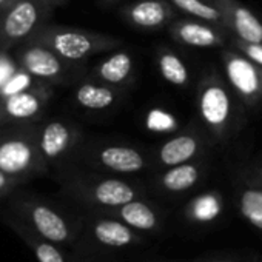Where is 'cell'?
Listing matches in <instances>:
<instances>
[{
	"label": "cell",
	"instance_id": "cell-1",
	"mask_svg": "<svg viewBox=\"0 0 262 262\" xmlns=\"http://www.w3.org/2000/svg\"><path fill=\"white\" fill-rule=\"evenodd\" d=\"M242 102L217 73L207 74L196 90V108L202 128L211 141L225 142L241 126Z\"/></svg>",
	"mask_w": 262,
	"mask_h": 262
},
{
	"label": "cell",
	"instance_id": "cell-2",
	"mask_svg": "<svg viewBox=\"0 0 262 262\" xmlns=\"http://www.w3.org/2000/svg\"><path fill=\"white\" fill-rule=\"evenodd\" d=\"M28 42L48 47L62 59L73 63H80L93 56L116 51L123 45V40L116 36L50 24H45Z\"/></svg>",
	"mask_w": 262,
	"mask_h": 262
},
{
	"label": "cell",
	"instance_id": "cell-3",
	"mask_svg": "<svg viewBox=\"0 0 262 262\" xmlns=\"http://www.w3.org/2000/svg\"><path fill=\"white\" fill-rule=\"evenodd\" d=\"M54 10L43 0H11L0 11V51L28 42L51 17Z\"/></svg>",
	"mask_w": 262,
	"mask_h": 262
},
{
	"label": "cell",
	"instance_id": "cell-4",
	"mask_svg": "<svg viewBox=\"0 0 262 262\" xmlns=\"http://www.w3.org/2000/svg\"><path fill=\"white\" fill-rule=\"evenodd\" d=\"M37 133H7L0 136V170L20 181L47 171Z\"/></svg>",
	"mask_w": 262,
	"mask_h": 262
},
{
	"label": "cell",
	"instance_id": "cell-5",
	"mask_svg": "<svg viewBox=\"0 0 262 262\" xmlns=\"http://www.w3.org/2000/svg\"><path fill=\"white\" fill-rule=\"evenodd\" d=\"M10 211L54 244H67L73 236V230L67 217L53 205L36 196H16L10 202Z\"/></svg>",
	"mask_w": 262,
	"mask_h": 262
},
{
	"label": "cell",
	"instance_id": "cell-6",
	"mask_svg": "<svg viewBox=\"0 0 262 262\" xmlns=\"http://www.w3.org/2000/svg\"><path fill=\"white\" fill-rule=\"evenodd\" d=\"M65 190L82 201L102 207L119 208L136 199V188L116 178H86L74 176L65 182Z\"/></svg>",
	"mask_w": 262,
	"mask_h": 262
},
{
	"label": "cell",
	"instance_id": "cell-7",
	"mask_svg": "<svg viewBox=\"0 0 262 262\" xmlns=\"http://www.w3.org/2000/svg\"><path fill=\"white\" fill-rule=\"evenodd\" d=\"M224 79L247 108H254L262 102V68L242 54L239 50L222 53Z\"/></svg>",
	"mask_w": 262,
	"mask_h": 262
},
{
	"label": "cell",
	"instance_id": "cell-8",
	"mask_svg": "<svg viewBox=\"0 0 262 262\" xmlns=\"http://www.w3.org/2000/svg\"><path fill=\"white\" fill-rule=\"evenodd\" d=\"M17 65L34 77L48 83H65L77 76V65L62 59L48 47L34 42L25 45L16 54Z\"/></svg>",
	"mask_w": 262,
	"mask_h": 262
},
{
	"label": "cell",
	"instance_id": "cell-9",
	"mask_svg": "<svg viewBox=\"0 0 262 262\" xmlns=\"http://www.w3.org/2000/svg\"><path fill=\"white\" fill-rule=\"evenodd\" d=\"M86 164L94 168L117 174H136L148 167L147 155L126 144H97L86 150Z\"/></svg>",
	"mask_w": 262,
	"mask_h": 262
},
{
	"label": "cell",
	"instance_id": "cell-10",
	"mask_svg": "<svg viewBox=\"0 0 262 262\" xmlns=\"http://www.w3.org/2000/svg\"><path fill=\"white\" fill-rule=\"evenodd\" d=\"M123 22L142 31H161L176 19L178 10L170 0H135L119 10Z\"/></svg>",
	"mask_w": 262,
	"mask_h": 262
},
{
	"label": "cell",
	"instance_id": "cell-11",
	"mask_svg": "<svg viewBox=\"0 0 262 262\" xmlns=\"http://www.w3.org/2000/svg\"><path fill=\"white\" fill-rule=\"evenodd\" d=\"M167 31L174 42L191 48H217L231 39L227 28L199 19H174Z\"/></svg>",
	"mask_w": 262,
	"mask_h": 262
},
{
	"label": "cell",
	"instance_id": "cell-12",
	"mask_svg": "<svg viewBox=\"0 0 262 262\" xmlns=\"http://www.w3.org/2000/svg\"><path fill=\"white\" fill-rule=\"evenodd\" d=\"M210 136L205 129H188L179 133L162 145L156 151V162L161 167H174L196 161L210 144Z\"/></svg>",
	"mask_w": 262,
	"mask_h": 262
},
{
	"label": "cell",
	"instance_id": "cell-13",
	"mask_svg": "<svg viewBox=\"0 0 262 262\" xmlns=\"http://www.w3.org/2000/svg\"><path fill=\"white\" fill-rule=\"evenodd\" d=\"M80 129L67 120H50L37 133V142L47 162H59L80 142Z\"/></svg>",
	"mask_w": 262,
	"mask_h": 262
},
{
	"label": "cell",
	"instance_id": "cell-14",
	"mask_svg": "<svg viewBox=\"0 0 262 262\" xmlns=\"http://www.w3.org/2000/svg\"><path fill=\"white\" fill-rule=\"evenodd\" d=\"M225 14L231 39L247 43H262V20L239 0H216Z\"/></svg>",
	"mask_w": 262,
	"mask_h": 262
},
{
	"label": "cell",
	"instance_id": "cell-15",
	"mask_svg": "<svg viewBox=\"0 0 262 262\" xmlns=\"http://www.w3.org/2000/svg\"><path fill=\"white\" fill-rule=\"evenodd\" d=\"M90 77L117 88H128L135 82V60L126 50H116L106 59L99 62L90 73Z\"/></svg>",
	"mask_w": 262,
	"mask_h": 262
},
{
	"label": "cell",
	"instance_id": "cell-16",
	"mask_svg": "<svg viewBox=\"0 0 262 262\" xmlns=\"http://www.w3.org/2000/svg\"><path fill=\"white\" fill-rule=\"evenodd\" d=\"M125 96V90L88 77L74 90V102L88 111H106L114 108Z\"/></svg>",
	"mask_w": 262,
	"mask_h": 262
},
{
	"label": "cell",
	"instance_id": "cell-17",
	"mask_svg": "<svg viewBox=\"0 0 262 262\" xmlns=\"http://www.w3.org/2000/svg\"><path fill=\"white\" fill-rule=\"evenodd\" d=\"M53 96V90L45 85L27 90L8 97H2V113L14 120H30L37 117Z\"/></svg>",
	"mask_w": 262,
	"mask_h": 262
},
{
	"label": "cell",
	"instance_id": "cell-18",
	"mask_svg": "<svg viewBox=\"0 0 262 262\" xmlns=\"http://www.w3.org/2000/svg\"><path fill=\"white\" fill-rule=\"evenodd\" d=\"M0 219H2L7 225H10L25 241V244L34 251L39 262H65L63 254L54 245V242L40 236L37 231H34L31 227H28L22 219H19L11 211L2 213L0 214Z\"/></svg>",
	"mask_w": 262,
	"mask_h": 262
},
{
	"label": "cell",
	"instance_id": "cell-19",
	"mask_svg": "<svg viewBox=\"0 0 262 262\" xmlns=\"http://www.w3.org/2000/svg\"><path fill=\"white\" fill-rule=\"evenodd\" d=\"M202 174H204V167L193 161V162L168 167L158 178V185L159 188L170 193H182L193 188L201 181Z\"/></svg>",
	"mask_w": 262,
	"mask_h": 262
},
{
	"label": "cell",
	"instance_id": "cell-20",
	"mask_svg": "<svg viewBox=\"0 0 262 262\" xmlns=\"http://www.w3.org/2000/svg\"><path fill=\"white\" fill-rule=\"evenodd\" d=\"M156 63L161 76L173 86L185 88L190 83V70L185 60L171 48L159 47L156 53Z\"/></svg>",
	"mask_w": 262,
	"mask_h": 262
},
{
	"label": "cell",
	"instance_id": "cell-21",
	"mask_svg": "<svg viewBox=\"0 0 262 262\" xmlns=\"http://www.w3.org/2000/svg\"><path fill=\"white\" fill-rule=\"evenodd\" d=\"M170 2L179 13L227 28L225 14L217 2H213V0H170Z\"/></svg>",
	"mask_w": 262,
	"mask_h": 262
},
{
	"label": "cell",
	"instance_id": "cell-22",
	"mask_svg": "<svg viewBox=\"0 0 262 262\" xmlns=\"http://www.w3.org/2000/svg\"><path fill=\"white\" fill-rule=\"evenodd\" d=\"M120 208V217L131 227L139 230H153L156 227V214L153 208L141 201H131Z\"/></svg>",
	"mask_w": 262,
	"mask_h": 262
},
{
	"label": "cell",
	"instance_id": "cell-23",
	"mask_svg": "<svg viewBox=\"0 0 262 262\" xmlns=\"http://www.w3.org/2000/svg\"><path fill=\"white\" fill-rule=\"evenodd\" d=\"M93 234L96 239L110 247H123L131 242V231L128 227L122 225L120 222L116 221H99L93 227Z\"/></svg>",
	"mask_w": 262,
	"mask_h": 262
},
{
	"label": "cell",
	"instance_id": "cell-24",
	"mask_svg": "<svg viewBox=\"0 0 262 262\" xmlns=\"http://www.w3.org/2000/svg\"><path fill=\"white\" fill-rule=\"evenodd\" d=\"M241 210L253 225L262 228V188H245L241 194Z\"/></svg>",
	"mask_w": 262,
	"mask_h": 262
},
{
	"label": "cell",
	"instance_id": "cell-25",
	"mask_svg": "<svg viewBox=\"0 0 262 262\" xmlns=\"http://www.w3.org/2000/svg\"><path fill=\"white\" fill-rule=\"evenodd\" d=\"M40 79L34 77L33 74H30L28 71H25L24 68H19L8 80L7 83L0 88V97H8L27 90H33V88H40L45 86L47 83H40Z\"/></svg>",
	"mask_w": 262,
	"mask_h": 262
},
{
	"label": "cell",
	"instance_id": "cell-26",
	"mask_svg": "<svg viewBox=\"0 0 262 262\" xmlns=\"http://www.w3.org/2000/svg\"><path fill=\"white\" fill-rule=\"evenodd\" d=\"M147 126L156 133H170V131L178 128V120L168 111L151 110L147 116Z\"/></svg>",
	"mask_w": 262,
	"mask_h": 262
},
{
	"label": "cell",
	"instance_id": "cell-27",
	"mask_svg": "<svg viewBox=\"0 0 262 262\" xmlns=\"http://www.w3.org/2000/svg\"><path fill=\"white\" fill-rule=\"evenodd\" d=\"M233 45L236 50H239L242 54H245L248 59H251L254 63H257L262 68V43H247L233 39Z\"/></svg>",
	"mask_w": 262,
	"mask_h": 262
},
{
	"label": "cell",
	"instance_id": "cell-28",
	"mask_svg": "<svg viewBox=\"0 0 262 262\" xmlns=\"http://www.w3.org/2000/svg\"><path fill=\"white\" fill-rule=\"evenodd\" d=\"M217 208H219V205H217V201L213 194L202 196L194 204V210H196V214L199 217H211L217 211Z\"/></svg>",
	"mask_w": 262,
	"mask_h": 262
},
{
	"label": "cell",
	"instance_id": "cell-29",
	"mask_svg": "<svg viewBox=\"0 0 262 262\" xmlns=\"http://www.w3.org/2000/svg\"><path fill=\"white\" fill-rule=\"evenodd\" d=\"M19 68L16 67V63L8 57L5 56V53L0 51V88H2L7 80L17 71Z\"/></svg>",
	"mask_w": 262,
	"mask_h": 262
},
{
	"label": "cell",
	"instance_id": "cell-30",
	"mask_svg": "<svg viewBox=\"0 0 262 262\" xmlns=\"http://www.w3.org/2000/svg\"><path fill=\"white\" fill-rule=\"evenodd\" d=\"M24 181L14 178V176H10L8 173L0 170V198L4 196H8L19 184H22Z\"/></svg>",
	"mask_w": 262,
	"mask_h": 262
},
{
	"label": "cell",
	"instance_id": "cell-31",
	"mask_svg": "<svg viewBox=\"0 0 262 262\" xmlns=\"http://www.w3.org/2000/svg\"><path fill=\"white\" fill-rule=\"evenodd\" d=\"M43 2H45L50 8L56 10V8H59V7L65 5V4H67V0H43Z\"/></svg>",
	"mask_w": 262,
	"mask_h": 262
},
{
	"label": "cell",
	"instance_id": "cell-32",
	"mask_svg": "<svg viewBox=\"0 0 262 262\" xmlns=\"http://www.w3.org/2000/svg\"><path fill=\"white\" fill-rule=\"evenodd\" d=\"M99 2L106 7H114V5H119L120 2H123V0H99Z\"/></svg>",
	"mask_w": 262,
	"mask_h": 262
},
{
	"label": "cell",
	"instance_id": "cell-33",
	"mask_svg": "<svg viewBox=\"0 0 262 262\" xmlns=\"http://www.w3.org/2000/svg\"><path fill=\"white\" fill-rule=\"evenodd\" d=\"M10 2H11V0H0V11H2V10H4Z\"/></svg>",
	"mask_w": 262,
	"mask_h": 262
},
{
	"label": "cell",
	"instance_id": "cell-34",
	"mask_svg": "<svg viewBox=\"0 0 262 262\" xmlns=\"http://www.w3.org/2000/svg\"><path fill=\"white\" fill-rule=\"evenodd\" d=\"M214 262H225V260H214Z\"/></svg>",
	"mask_w": 262,
	"mask_h": 262
},
{
	"label": "cell",
	"instance_id": "cell-35",
	"mask_svg": "<svg viewBox=\"0 0 262 262\" xmlns=\"http://www.w3.org/2000/svg\"><path fill=\"white\" fill-rule=\"evenodd\" d=\"M213 2H216V0H213Z\"/></svg>",
	"mask_w": 262,
	"mask_h": 262
},
{
	"label": "cell",
	"instance_id": "cell-36",
	"mask_svg": "<svg viewBox=\"0 0 262 262\" xmlns=\"http://www.w3.org/2000/svg\"><path fill=\"white\" fill-rule=\"evenodd\" d=\"M0 99H2V97H0Z\"/></svg>",
	"mask_w": 262,
	"mask_h": 262
}]
</instances>
